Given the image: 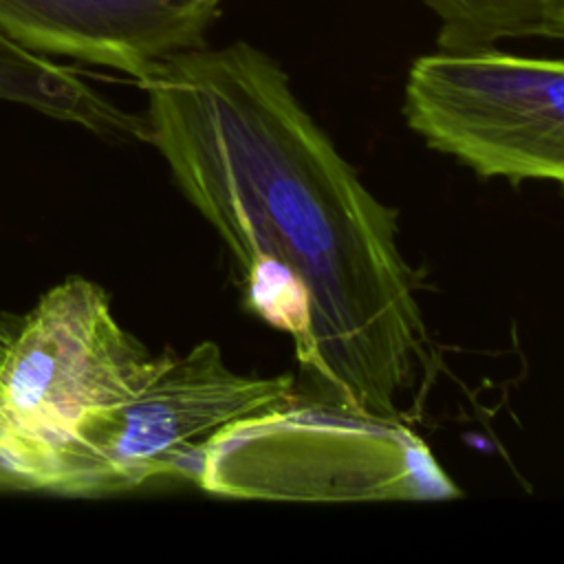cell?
Returning <instances> with one entry per match:
<instances>
[{
	"instance_id": "obj_2",
	"label": "cell",
	"mask_w": 564,
	"mask_h": 564,
	"mask_svg": "<svg viewBox=\"0 0 564 564\" xmlns=\"http://www.w3.org/2000/svg\"><path fill=\"white\" fill-rule=\"evenodd\" d=\"M295 375H245L216 341L152 355L137 388L90 410L55 445L62 496L128 491L159 478L198 482L207 447L227 427L291 405Z\"/></svg>"
},
{
	"instance_id": "obj_3",
	"label": "cell",
	"mask_w": 564,
	"mask_h": 564,
	"mask_svg": "<svg viewBox=\"0 0 564 564\" xmlns=\"http://www.w3.org/2000/svg\"><path fill=\"white\" fill-rule=\"evenodd\" d=\"M238 500H447L460 489L401 416L293 401L214 438L196 482Z\"/></svg>"
},
{
	"instance_id": "obj_7",
	"label": "cell",
	"mask_w": 564,
	"mask_h": 564,
	"mask_svg": "<svg viewBox=\"0 0 564 564\" xmlns=\"http://www.w3.org/2000/svg\"><path fill=\"white\" fill-rule=\"evenodd\" d=\"M0 101L24 106L108 141L150 143L145 115L130 112L79 70L33 53L0 33Z\"/></svg>"
},
{
	"instance_id": "obj_9",
	"label": "cell",
	"mask_w": 564,
	"mask_h": 564,
	"mask_svg": "<svg viewBox=\"0 0 564 564\" xmlns=\"http://www.w3.org/2000/svg\"><path fill=\"white\" fill-rule=\"evenodd\" d=\"M57 474L55 445L24 432L0 405V480L55 494Z\"/></svg>"
},
{
	"instance_id": "obj_8",
	"label": "cell",
	"mask_w": 564,
	"mask_h": 564,
	"mask_svg": "<svg viewBox=\"0 0 564 564\" xmlns=\"http://www.w3.org/2000/svg\"><path fill=\"white\" fill-rule=\"evenodd\" d=\"M438 18V51H482L502 40L555 37L564 0H423Z\"/></svg>"
},
{
	"instance_id": "obj_10",
	"label": "cell",
	"mask_w": 564,
	"mask_h": 564,
	"mask_svg": "<svg viewBox=\"0 0 564 564\" xmlns=\"http://www.w3.org/2000/svg\"><path fill=\"white\" fill-rule=\"evenodd\" d=\"M20 322H22V315H13V313H7V311H0V364L20 328Z\"/></svg>"
},
{
	"instance_id": "obj_1",
	"label": "cell",
	"mask_w": 564,
	"mask_h": 564,
	"mask_svg": "<svg viewBox=\"0 0 564 564\" xmlns=\"http://www.w3.org/2000/svg\"><path fill=\"white\" fill-rule=\"evenodd\" d=\"M137 86L150 143L229 249L253 315L291 335L295 401L401 416L427 361L414 271L381 203L264 51L176 53Z\"/></svg>"
},
{
	"instance_id": "obj_11",
	"label": "cell",
	"mask_w": 564,
	"mask_h": 564,
	"mask_svg": "<svg viewBox=\"0 0 564 564\" xmlns=\"http://www.w3.org/2000/svg\"><path fill=\"white\" fill-rule=\"evenodd\" d=\"M555 37H557V40H564V4H562V11H560V18H557Z\"/></svg>"
},
{
	"instance_id": "obj_4",
	"label": "cell",
	"mask_w": 564,
	"mask_h": 564,
	"mask_svg": "<svg viewBox=\"0 0 564 564\" xmlns=\"http://www.w3.org/2000/svg\"><path fill=\"white\" fill-rule=\"evenodd\" d=\"M408 126L480 178L564 187V62L436 51L412 62Z\"/></svg>"
},
{
	"instance_id": "obj_5",
	"label": "cell",
	"mask_w": 564,
	"mask_h": 564,
	"mask_svg": "<svg viewBox=\"0 0 564 564\" xmlns=\"http://www.w3.org/2000/svg\"><path fill=\"white\" fill-rule=\"evenodd\" d=\"M150 359L106 291L70 275L22 315L0 364V405L24 432L59 445L90 410L128 397Z\"/></svg>"
},
{
	"instance_id": "obj_6",
	"label": "cell",
	"mask_w": 564,
	"mask_h": 564,
	"mask_svg": "<svg viewBox=\"0 0 564 564\" xmlns=\"http://www.w3.org/2000/svg\"><path fill=\"white\" fill-rule=\"evenodd\" d=\"M209 0H0V33L46 57L143 79L163 59L205 44Z\"/></svg>"
},
{
	"instance_id": "obj_12",
	"label": "cell",
	"mask_w": 564,
	"mask_h": 564,
	"mask_svg": "<svg viewBox=\"0 0 564 564\" xmlns=\"http://www.w3.org/2000/svg\"><path fill=\"white\" fill-rule=\"evenodd\" d=\"M209 2H216V4H220V2H223V0H209Z\"/></svg>"
}]
</instances>
